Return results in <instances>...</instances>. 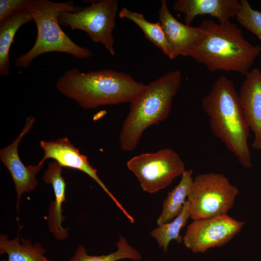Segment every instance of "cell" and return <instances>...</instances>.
<instances>
[{"label": "cell", "instance_id": "obj_1", "mask_svg": "<svg viewBox=\"0 0 261 261\" xmlns=\"http://www.w3.org/2000/svg\"><path fill=\"white\" fill-rule=\"evenodd\" d=\"M56 86L60 93L84 109L130 103L146 86L123 72L107 69L83 72L77 68L66 71Z\"/></svg>", "mask_w": 261, "mask_h": 261}, {"label": "cell", "instance_id": "obj_2", "mask_svg": "<svg viewBox=\"0 0 261 261\" xmlns=\"http://www.w3.org/2000/svg\"><path fill=\"white\" fill-rule=\"evenodd\" d=\"M213 134L244 167L252 166L248 145L250 129L244 116L239 95L232 80L221 75L202 101Z\"/></svg>", "mask_w": 261, "mask_h": 261}, {"label": "cell", "instance_id": "obj_3", "mask_svg": "<svg viewBox=\"0 0 261 261\" xmlns=\"http://www.w3.org/2000/svg\"><path fill=\"white\" fill-rule=\"evenodd\" d=\"M205 37L193 58L211 72H234L246 75L261 52V46L253 45L242 31L230 21L216 23L203 20L200 25Z\"/></svg>", "mask_w": 261, "mask_h": 261}, {"label": "cell", "instance_id": "obj_4", "mask_svg": "<svg viewBox=\"0 0 261 261\" xmlns=\"http://www.w3.org/2000/svg\"><path fill=\"white\" fill-rule=\"evenodd\" d=\"M181 81L179 71L168 72L146 85L144 90L130 103L129 112L119 136L122 150H134L147 128L167 118Z\"/></svg>", "mask_w": 261, "mask_h": 261}, {"label": "cell", "instance_id": "obj_5", "mask_svg": "<svg viewBox=\"0 0 261 261\" xmlns=\"http://www.w3.org/2000/svg\"><path fill=\"white\" fill-rule=\"evenodd\" d=\"M81 8L72 1L30 0L27 9L36 24L37 37L31 49L15 59V66L21 69L27 68L35 58L50 52L65 53L79 59L91 58L93 55L91 50L75 44L62 30L58 21L60 13L76 12Z\"/></svg>", "mask_w": 261, "mask_h": 261}, {"label": "cell", "instance_id": "obj_6", "mask_svg": "<svg viewBox=\"0 0 261 261\" xmlns=\"http://www.w3.org/2000/svg\"><path fill=\"white\" fill-rule=\"evenodd\" d=\"M239 193L238 188L221 174L211 172L196 175L187 197L190 218L194 220L227 214Z\"/></svg>", "mask_w": 261, "mask_h": 261}, {"label": "cell", "instance_id": "obj_7", "mask_svg": "<svg viewBox=\"0 0 261 261\" xmlns=\"http://www.w3.org/2000/svg\"><path fill=\"white\" fill-rule=\"evenodd\" d=\"M116 0L95 1L76 12H62L58 16L60 25L85 31L94 43L102 44L114 56L113 31L118 10Z\"/></svg>", "mask_w": 261, "mask_h": 261}, {"label": "cell", "instance_id": "obj_8", "mask_svg": "<svg viewBox=\"0 0 261 261\" xmlns=\"http://www.w3.org/2000/svg\"><path fill=\"white\" fill-rule=\"evenodd\" d=\"M127 166L137 178L142 188L149 193L166 188L186 171L179 155L171 148L135 156Z\"/></svg>", "mask_w": 261, "mask_h": 261}, {"label": "cell", "instance_id": "obj_9", "mask_svg": "<svg viewBox=\"0 0 261 261\" xmlns=\"http://www.w3.org/2000/svg\"><path fill=\"white\" fill-rule=\"evenodd\" d=\"M244 224V222L227 214L194 220L187 228L183 244L193 253H204L228 243L240 232Z\"/></svg>", "mask_w": 261, "mask_h": 261}, {"label": "cell", "instance_id": "obj_10", "mask_svg": "<svg viewBox=\"0 0 261 261\" xmlns=\"http://www.w3.org/2000/svg\"><path fill=\"white\" fill-rule=\"evenodd\" d=\"M40 145L44 152L41 160L45 161L47 159H52L62 167L71 168L85 173L100 185L130 222L134 221V218L126 211L100 179L97 175V170L90 165L87 157L81 154L68 138L63 137L51 141L41 140Z\"/></svg>", "mask_w": 261, "mask_h": 261}, {"label": "cell", "instance_id": "obj_11", "mask_svg": "<svg viewBox=\"0 0 261 261\" xmlns=\"http://www.w3.org/2000/svg\"><path fill=\"white\" fill-rule=\"evenodd\" d=\"M159 22L164 31L174 59L179 56L193 58L203 42L205 32L200 26L193 27L177 20L162 0L158 11Z\"/></svg>", "mask_w": 261, "mask_h": 261}, {"label": "cell", "instance_id": "obj_12", "mask_svg": "<svg viewBox=\"0 0 261 261\" xmlns=\"http://www.w3.org/2000/svg\"><path fill=\"white\" fill-rule=\"evenodd\" d=\"M35 121L33 117H28L25 125L18 136L10 145L0 150V159L10 173L14 184L17 194V211L22 194L34 190L38 186L36 175L43 167L45 162L41 160L36 165L25 166L18 154L19 144L23 136L32 128Z\"/></svg>", "mask_w": 261, "mask_h": 261}, {"label": "cell", "instance_id": "obj_13", "mask_svg": "<svg viewBox=\"0 0 261 261\" xmlns=\"http://www.w3.org/2000/svg\"><path fill=\"white\" fill-rule=\"evenodd\" d=\"M238 94L244 116L254 134L252 146L261 150V73L253 69L246 75Z\"/></svg>", "mask_w": 261, "mask_h": 261}, {"label": "cell", "instance_id": "obj_14", "mask_svg": "<svg viewBox=\"0 0 261 261\" xmlns=\"http://www.w3.org/2000/svg\"><path fill=\"white\" fill-rule=\"evenodd\" d=\"M240 7L237 0H176L173 6L174 11L185 15V23L189 26L200 15L217 18L219 23L228 22L235 17Z\"/></svg>", "mask_w": 261, "mask_h": 261}, {"label": "cell", "instance_id": "obj_15", "mask_svg": "<svg viewBox=\"0 0 261 261\" xmlns=\"http://www.w3.org/2000/svg\"><path fill=\"white\" fill-rule=\"evenodd\" d=\"M62 167L58 162H50L45 171L43 180L52 186L55 200L52 201L48 209V225L50 232L57 240L66 239L69 235L68 229L62 226L65 219L62 215V204L65 201L66 184L62 176Z\"/></svg>", "mask_w": 261, "mask_h": 261}, {"label": "cell", "instance_id": "obj_16", "mask_svg": "<svg viewBox=\"0 0 261 261\" xmlns=\"http://www.w3.org/2000/svg\"><path fill=\"white\" fill-rule=\"evenodd\" d=\"M32 20L28 9L0 22V75L7 76L10 72L9 52L15 35L24 24Z\"/></svg>", "mask_w": 261, "mask_h": 261}, {"label": "cell", "instance_id": "obj_17", "mask_svg": "<svg viewBox=\"0 0 261 261\" xmlns=\"http://www.w3.org/2000/svg\"><path fill=\"white\" fill-rule=\"evenodd\" d=\"M19 234L9 239L6 234L0 235V254H7L8 259L2 261H53L45 256L46 251L40 243L32 244L29 240L19 242Z\"/></svg>", "mask_w": 261, "mask_h": 261}, {"label": "cell", "instance_id": "obj_18", "mask_svg": "<svg viewBox=\"0 0 261 261\" xmlns=\"http://www.w3.org/2000/svg\"><path fill=\"white\" fill-rule=\"evenodd\" d=\"M192 170H186L182 175L178 184L168 192L163 203L161 213L157 220L158 226L172 221L182 211L192 184Z\"/></svg>", "mask_w": 261, "mask_h": 261}, {"label": "cell", "instance_id": "obj_19", "mask_svg": "<svg viewBox=\"0 0 261 261\" xmlns=\"http://www.w3.org/2000/svg\"><path fill=\"white\" fill-rule=\"evenodd\" d=\"M121 18L129 19L136 24L143 31L145 36L170 59H174L173 55L160 22H150L142 14L130 11L126 8H122L119 12Z\"/></svg>", "mask_w": 261, "mask_h": 261}, {"label": "cell", "instance_id": "obj_20", "mask_svg": "<svg viewBox=\"0 0 261 261\" xmlns=\"http://www.w3.org/2000/svg\"><path fill=\"white\" fill-rule=\"evenodd\" d=\"M189 218L190 203L187 200L182 211L176 218L169 222L159 226L151 232L150 234L156 240L159 246L167 252L171 241L175 240L177 243L182 242L183 239L180 232Z\"/></svg>", "mask_w": 261, "mask_h": 261}, {"label": "cell", "instance_id": "obj_21", "mask_svg": "<svg viewBox=\"0 0 261 261\" xmlns=\"http://www.w3.org/2000/svg\"><path fill=\"white\" fill-rule=\"evenodd\" d=\"M116 246L117 250L109 254L92 256L88 255L85 247L81 245L69 261H117L123 259L138 261L142 259L141 254L129 244L125 237L120 236Z\"/></svg>", "mask_w": 261, "mask_h": 261}, {"label": "cell", "instance_id": "obj_22", "mask_svg": "<svg viewBox=\"0 0 261 261\" xmlns=\"http://www.w3.org/2000/svg\"><path fill=\"white\" fill-rule=\"evenodd\" d=\"M240 2L241 7L235 16L236 20L261 42V12L253 9L246 0H241Z\"/></svg>", "mask_w": 261, "mask_h": 261}, {"label": "cell", "instance_id": "obj_23", "mask_svg": "<svg viewBox=\"0 0 261 261\" xmlns=\"http://www.w3.org/2000/svg\"><path fill=\"white\" fill-rule=\"evenodd\" d=\"M30 0H0V22L27 9Z\"/></svg>", "mask_w": 261, "mask_h": 261}, {"label": "cell", "instance_id": "obj_24", "mask_svg": "<svg viewBox=\"0 0 261 261\" xmlns=\"http://www.w3.org/2000/svg\"><path fill=\"white\" fill-rule=\"evenodd\" d=\"M260 72H261V70H260Z\"/></svg>", "mask_w": 261, "mask_h": 261}]
</instances>
